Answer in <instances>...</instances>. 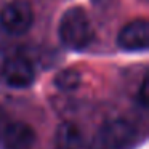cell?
I'll return each mask as SVG.
<instances>
[{
	"instance_id": "1",
	"label": "cell",
	"mask_w": 149,
	"mask_h": 149,
	"mask_svg": "<svg viewBox=\"0 0 149 149\" xmlns=\"http://www.w3.org/2000/svg\"><path fill=\"white\" fill-rule=\"evenodd\" d=\"M58 36L66 48L75 52L85 50L95 37L93 24L88 13L82 7L66 10L58 24Z\"/></svg>"
},
{
	"instance_id": "2",
	"label": "cell",
	"mask_w": 149,
	"mask_h": 149,
	"mask_svg": "<svg viewBox=\"0 0 149 149\" xmlns=\"http://www.w3.org/2000/svg\"><path fill=\"white\" fill-rule=\"evenodd\" d=\"M136 135L135 125L128 120H109L95 133L90 149H128L135 143Z\"/></svg>"
},
{
	"instance_id": "3",
	"label": "cell",
	"mask_w": 149,
	"mask_h": 149,
	"mask_svg": "<svg viewBox=\"0 0 149 149\" xmlns=\"http://www.w3.org/2000/svg\"><path fill=\"white\" fill-rule=\"evenodd\" d=\"M0 24L11 36H23L34 24V10L27 0H10L0 11Z\"/></svg>"
},
{
	"instance_id": "4",
	"label": "cell",
	"mask_w": 149,
	"mask_h": 149,
	"mask_svg": "<svg viewBox=\"0 0 149 149\" xmlns=\"http://www.w3.org/2000/svg\"><path fill=\"white\" fill-rule=\"evenodd\" d=\"M0 75L5 85L11 88H26L34 84L36 69L32 63L24 56H11L5 59L0 69Z\"/></svg>"
},
{
	"instance_id": "5",
	"label": "cell",
	"mask_w": 149,
	"mask_h": 149,
	"mask_svg": "<svg viewBox=\"0 0 149 149\" xmlns=\"http://www.w3.org/2000/svg\"><path fill=\"white\" fill-rule=\"evenodd\" d=\"M149 43V23L144 18L133 19L120 29L117 45L127 52H143Z\"/></svg>"
},
{
	"instance_id": "6",
	"label": "cell",
	"mask_w": 149,
	"mask_h": 149,
	"mask_svg": "<svg viewBox=\"0 0 149 149\" xmlns=\"http://www.w3.org/2000/svg\"><path fill=\"white\" fill-rule=\"evenodd\" d=\"M2 149H34L37 144L36 130L24 122L7 123L0 136Z\"/></svg>"
},
{
	"instance_id": "7",
	"label": "cell",
	"mask_w": 149,
	"mask_h": 149,
	"mask_svg": "<svg viewBox=\"0 0 149 149\" xmlns=\"http://www.w3.org/2000/svg\"><path fill=\"white\" fill-rule=\"evenodd\" d=\"M82 132L75 123L64 122L56 128L55 149H82Z\"/></svg>"
},
{
	"instance_id": "8",
	"label": "cell",
	"mask_w": 149,
	"mask_h": 149,
	"mask_svg": "<svg viewBox=\"0 0 149 149\" xmlns=\"http://www.w3.org/2000/svg\"><path fill=\"white\" fill-rule=\"evenodd\" d=\"M53 84L58 90L61 91H74L80 87L82 84V74L77 71V69H63L53 79Z\"/></svg>"
},
{
	"instance_id": "9",
	"label": "cell",
	"mask_w": 149,
	"mask_h": 149,
	"mask_svg": "<svg viewBox=\"0 0 149 149\" xmlns=\"http://www.w3.org/2000/svg\"><path fill=\"white\" fill-rule=\"evenodd\" d=\"M5 125L7 123L3 122V114L0 112V136H2V132H3V128H5Z\"/></svg>"
}]
</instances>
